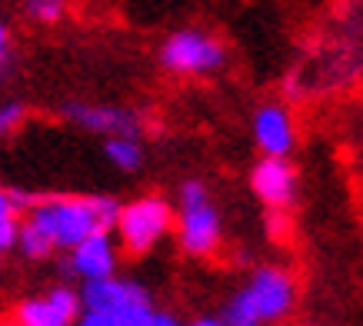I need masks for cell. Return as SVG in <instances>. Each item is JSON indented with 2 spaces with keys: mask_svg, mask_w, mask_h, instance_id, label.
I'll use <instances>...</instances> for the list:
<instances>
[{
  "mask_svg": "<svg viewBox=\"0 0 363 326\" xmlns=\"http://www.w3.org/2000/svg\"><path fill=\"white\" fill-rule=\"evenodd\" d=\"M80 326H174L177 320L157 310L140 283L123 280L117 273L90 280L80 290Z\"/></svg>",
  "mask_w": 363,
  "mask_h": 326,
  "instance_id": "1",
  "label": "cell"
},
{
  "mask_svg": "<svg viewBox=\"0 0 363 326\" xmlns=\"http://www.w3.org/2000/svg\"><path fill=\"white\" fill-rule=\"evenodd\" d=\"M117 210L121 203L113 196H37L27 220L54 240L57 250H70L97 230H113Z\"/></svg>",
  "mask_w": 363,
  "mask_h": 326,
  "instance_id": "2",
  "label": "cell"
},
{
  "mask_svg": "<svg viewBox=\"0 0 363 326\" xmlns=\"http://www.w3.org/2000/svg\"><path fill=\"white\" fill-rule=\"evenodd\" d=\"M297 306V280L284 266H260L240 290L227 300L220 313L223 326H264L280 323Z\"/></svg>",
  "mask_w": 363,
  "mask_h": 326,
  "instance_id": "3",
  "label": "cell"
},
{
  "mask_svg": "<svg viewBox=\"0 0 363 326\" xmlns=\"http://www.w3.org/2000/svg\"><path fill=\"white\" fill-rule=\"evenodd\" d=\"M177 200H180V210H177L174 230L180 250L194 257V260L217 257L223 243V223L213 200H210V190L200 180H187V184H180Z\"/></svg>",
  "mask_w": 363,
  "mask_h": 326,
  "instance_id": "4",
  "label": "cell"
},
{
  "mask_svg": "<svg viewBox=\"0 0 363 326\" xmlns=\"http://www.w3.org/2000/svg\"><path fill=\"white\" fill-rule=\"evenodd\" d=\"M174 223L177 210L170 207V200L157 193L137 196L130 203H121L117 210V223H113L117 247L130 257H147L174 233Z\"/></svg>",
  "mask_w": 363,
  "mask_h": 326,
  "instance_id": "5",
  "label": "cell"
},
{
  "mask_svg": "<svg viewBox=\"0 0 363 326\" xmlns=\"http://www.w3.org/2000/svg\"><path fill=\"white\" fill-rule=\"evenodd\" d=\"M160 64L164 70L177 77H203V74H217L227 64V47L210 37L203 30H177L170 33L160 47Z\"/></svg>",
  "mask_w": 363,
  "mask_h": 326,
  "instance_id": "6",
  "label": "cell"
},
{
  "mask_svg": "<svg viewBox=\"0 0 363 326\" xmlns=\"http://www.w3.org/2000/svg\"><path fill=\"white\" fill-rule=\"evenodd\" d=\"M60 117L67 123H74L87 133H100V137H140L143 133V117L137 110H123L113 103H77L67 100L60 107Z\"/></svg>",
  "mask_w": 363,
  "mask_h": 326,
  "instance_id": "7",
  "label": "cell"
},
{
  "mask_svg": "<svg viewBox=\"0 0 363 326\" xmlns=\"http://www.w3.org/2000/svg\"><path fill=\"white\" fill-rule=\"evenodd\" d=\"M80 290L74 286H54L40 296H27L13 306L17 326H70L80 320Z\"/></svg>",
  "mask_w": 363,
  "mask_h": 326,
  "instance_id": "8",
  "label": "cell"
},
{
  "mask_svg": "<svg viewBox=\"0 0 363 326\" xmlns=\"http://www.w3.org/2000/svg\"><path fill=\"white\" fill-rule=\"evenodd\" d=\"M250 190L267 210H290L297 200V170L286 157H260L250 170Z\"/></svg>",
  "mask_w": 363,
  "mask_h": 326,
  "instance_id": "9",
  "label": "cell"
},
{
  "mask_svg": "<svg viewBox=\"0 0 363 326\" xmlns=\"http://www.w3.org/2000/svg\"><path fill=\"white\" fill-rule=\"evenodd\" d=\"M70 263H67V273H74L80 283L90 280H104L117 273V237H111V230H97L70 247Z\"/></svg>",
  "mask_w": 363,
  "mask_h": 326,
  "instance_id": "10",
  "label": "cell"
},
{
  "mask_svg": "<svg viewBox=\"0 0 363 326\" xmlns=\"http://www.w3.org/2000/svg\"><path fill=\"white\" fill-rule=\"evenodd\" d=\"M253 143L264 157H290L297 147V123L284 103H264L253 113Z\"/></svg>",
  "mask_w": 363,
  "mask_h": 326,
  "instance_id": "11",
  "label": "cell"
},
{
  "mask_svg": "<svg viewBox=\"0 0 363 326\" xmlns=\"http://www.w3.org/2000/svg\"><path fill=\"white\" fill-rule=\"evenodd\" d=\"M104 153L111 167H117L121 174H137L143 167V147H140V137H104Z\"/></svg>",
  "mask_w": 363,
  "mask_h": 326,
  "instance_id": "12",
  "label": "cell"
},
{
  "mask_svg": "<svg viewBox=\"0 0 363 326\" xmlns=\"http://www.w3.org/2000/svg\"><path fill=\"white\" fill-rule=\"evenodd\" d=\"M17 250H21L23 260L40 263V260H50V257H54L57 243L47 237V233L37 227L33 220H23V223H21V233H17Z\"/></svg>",
  "mask_w": 363,
  "mask_h": 326,
  "instance_id": "13",
  "label": "cell"
},
{
  "mask_svg": "<svg viewBox=\"0 0 363 326\" xmlns=\"http://www.w3.org/2000/svg\"><path fill=\"white\" fill-rule=\"evenodd\" d=\"M27 17L33 23H60L67 17V0H27Z\"/></svg>",
  "mask_w": 363,
  "mask_h": 326,
  "instance_id": "14",
  "label": "cell"
},
{
  "mask_svg": "<svg viewBox=\"0 0 363 326\" xmlns=\"http://www.w3.org/2000/svg\"><path fill=\"white\" fill-rule=\"evenodd\" d=\"M23 120H27V103L21 100H7V103H0V137H11L23 127Z\"/></svg>",
  "mask_w": 363,
  "mask_h": 326,
  "instance_id": "15",
  "label": "cell"
},
{
  "mask_svg": "<svg viewBox=\"0 0 363 326\" xmlns=\"http://www.w3.org/2000/svg\"><path fill=\"white\" fill-rule=\"evenodd\" d=\"M264 233L274 240V243H284V240L290 237V213H286V210H267Z\"/></svg>",
  "mask_w": 363,
  "mask_h": 326,
  "instance_id": "16",
  "label": "cell"
},
{
  "mask_svg": "<svg viewBox=\"0 0 363 326\" xmlns=\"http://www.w3.org/2000/svg\"><path fill=\"white\" fill-rule=\"evenodd\" d=\"M17 233H21L17 213H0V253H7L17 247Z\"/></svg>",
  "mask_w": 363,
  "mask_h": 326,
  "instance_id": "17",
  "label": "cell"
},
{
  "mask_svg": "<svg viewBox=\"0 0 363 326\" xmlns=\"http://www.w3.org/2000/svg\"><path fill=\"white\" fill-rule=\"evenodd\" d=\"M7 57H11V33H7V23L0 21V74L7 67Z\"/></svg>",
  "mask_w": 363,
  "mask_h": 326,
  "instance_id": "18",
  "label": "cell"
},
{
  "mask_svg": "<svg viewBox=\"0 0 363 326\" xmlns=\"http://www.w3.org/2000/svg\"><path fill=\"white\" fill-rule=\"evenodd\" d=\"M0 213H17V210H13V200H11V190L4 184H0Z\"/></svg>",
  "mask_w": 363,
  "mask_h": 326,
  "instance_id": "19",
  "label": "cell"
},
{
  "mask_svg": "<svg viewBox=\"0 0 363 326\" xmlns=\"http://www.w3.org/2000/svg\"><path fill=\"white\" fill-rule=\"evenodd\" d=\"M0 257H4V253H0Z\"/></svg>",
  "mask_w": 363,
  "mask_h": 326,
  "instance_id": "20",
  "label": "cell"
}]
</instances>
